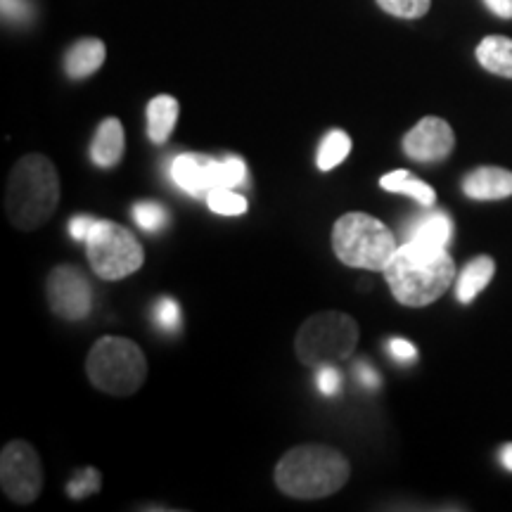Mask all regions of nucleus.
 Segmentation results:
<instances>
[{
    "mask_svg": "<svg viewBox=\"0 0 512 512\" xmlns=\"http://www.w3.org/2000/svg\"><path fill=\"white\" fill-rule=\"evenodd\" d=\"M382 273L396 302L420 309V306L434 304L441 294H446L456 280V264L446 249L403 242Z\"/></svg>",
    "mask_w": 512,
    "mask_h": 512,
    "instance_id": "nucleus-1",
    "label": "nucleus"
},
{
    "mask_svg": "<svg viewBox=\"0 0 512 512\" xmlns=\"http://www.w3.org/2000/svg\"><path fill=\"white\" fill-rule=\"evenodd\" d=\"M351 465L337 448L325 444L294 446L275 465V484L285 496L318 501L349 482Z\"/></svg>",
    "mask_w": 512,
    "mask_h": 512,
    "instance_id": "nucleus-2",
    "label": "nucleus"
},
{
    "mask_svg": "<svg viewBox=\"0 0 512 512\" xmlns=\"http://www.w3.org/2000/svg\"><path fill=\"white\" fill-rule=\"evenodd\" d=\"M60 204V176L43 155H27L12 166L5 188V214L24 233L48 223Z\"/></svg>",
    "mask_w": 512,
    "mask_h": 512,
    "instance_id": "nucleus-3",
    "label": "nucleus"
},
{
    "mask_svg": "<svg viewBox=\"0 0 512 512\" xmlns=\"http://www.w3.org/2000/svg\"><path fill=\"white\" fill-rule=\"evenodd\" d=\"M332 249L342 264L382 273L399 245L392 230L380 219L363 211H351V214L339 216L332 228Z\"/></svg>",
    "mask_w": 512,
    "mask_h": 512,
    "instance_id": "nucleus-4",
    "label": "nucleus"
},
{
    "mask_svg": "<svg viewBox=\"0 0 512 512\" xmlns=\"http://www.w3.org/2000/svg\"><path fill=\"white\" fill-rule=\"evenodd\" d=\"M86 373L100 392L133 396L147 380V358L136 342L126 337H102L93 344Z\"/></svg>",
    "mask_w": 512,
    "mask_h": 512,
    "instance_id": "nucleus-5",
    "label": "nucleus"
},
{
    "mask_svg": "<svg viewBox=\"0 0 512 512\" xmlns=\"http://www.w3.org/2000/svg\"><path fill=\"white\" fill-rule=\"evenodd\" d=\"M358 344V323L349 313L320 311L306 318L294 339V351L306 368L349 361Z\"/></svg>",
    "mask_w": 512,
    "mask_h": 512,
    "instance_id": "nucleus-6",
    "label": "nucleus"
},
{
    "mask_svg": "<svg viewBox=\"0 0 512 512\" xmlns=\"http://www.w3.org/2000/svg\"><path fill=\"white\" fill-rule=\"evenodd\" d=\"M86 252L91 268L102 280H124L145 264V249L136 235L107 219L95 221Z\"/></svg>",
    "mask_w": 512,
    "mask_h": 512,
    "instance_id": "nucleus-7",
    "label": "nucleus"
},
{
    "mask_svg": "<svg viewBox=\"0 0 512 512\" xmlns=\"http://www.w3.org/2000/svg\"><path fill=\"white\" fill-rule=\"evenodd\" d=\"M171 178L185 195L207 197L216 188H238V185L245 183L247 166L245 159L240 157H228L219 162L214 157L185 152L171 164Z\"/></svg>",
    "mask_w": 512,
    "mask_h": 512,
    "instance_id": "nucleus-8",
    "label": "nucleus"
},
{
    "mask_svg": "<svg viewBox=\"0 0 512 512\" xmlns=\"http://www.w3.org/2000/svg\"><path fill=\"white\" fill-rule=\"evenodd\" d=\"M0 486L17 505L34 503L43 491V465L29 441H10L0 453Z\"/></svg>",
    "mask_w": 512,
    "mask_h": 512,
    "instance_id": "nucleus-9",
    "label": "nucleus"
},
{
    "mask_svg": "<svg viewBox=\"0 0 512 512\" xmlns=\"http://www.w3.org/2000/svg\"><path fill=\"white\" fill-rule=\"evenodd\" d=\"M46 292L50 309L64 320H81L93 309L91 283L76 266L53 268L48 275Z\"/></svg>",
    "mask_w": 512,
    "mask_h": 512,
    "instance_id": "nucleus-10",
    "label": "nucleus"
},
{
    "mask_svg": "<svg viewBox=\"0 0 512 512\" xmlns=\"http://www.w3.org/2000/svg\"><path fill=\"white\" fill-rule=\"evenodd\" d=\"M456 147V136L448 121L425 117L403 136V152L415 162H439Z\"/></svg>",
    "mask_w": 512,
    "mask_h": 512,
    "instance_id": "nucleus-11",
    "label": "nucleus"
},
{
    "mask_svg": "<svg viewBox=\"0 0 512 512\" xmlns=\"http://www.w3.org/2000/svg\"><path fill=\"white\" fill-rule=\"evenodd\" d=\"M463 192L477 202L505 200L512 195V171L501 166H479L463 178Z\"/></svg>",
    "mask_w": 512,
    "mask_h": 512,
    "instance_id": "nucleus-12",
    "label": "nucleus"
},
{
    "mask_svg": "<svg viewBox=\"0 0 512 512\" xmlns=\"http://www.w3.org/2000/svg\"><path fill=\"white\" fill-rule=\"evenodd\" d=\"M403 235H406V242H415V245L446 249L453 238V221L446 211H427L406 223Z\"/></svg>",
    "mask_w": 512,
    "mask_h": 512,
    "instance_id": "nucleus-13",
    "label": "nucleus"
},
{
    "mask_svg": "<svg viewBox=\"0 0 512 512\" xmlns=\"http://www.w3.org/2000/svg\"><path fill=\"white\" fill-rule=\"evenodd\" d=\"M126 152V133L124 126L117 117L105 119L95 131V138L91 143V159L100 169H110V166L119 164Z\"/></svg>",
    "mask_w": 512,
    "mask_h": 512,
    "instance_id": "nucleus-14",
    "label": "nucleus"
},
{
    "mask_svg": "<svg viewBox=\"0 0 512 512\" xmlns=\"http://www.w3.org/2000/svg\"><path fill=\"white\" fill-rule=\"evenodd\" d=\"M105 57L107 48L100 38H81L64 55V72L74 81L86 79V76L95 74L105 64Z\"/></svg>",
    "mask_w": 512,
    "mask_h": 512,
    "instance_id": "nucleus-15",
    "label": "nucleus"
},
{
    "mask_svg": "<svg viewBox=\"0 0 512 512\" xmlns=\"http://www.w3.org/2000/svg\"><path fill=\"white\" fill-rule=\"evenodd\" d=\"M181 105L171 95H157L147 105V138L155 145H162L174 133Z\"/></svg>",
    "mask_w": 512,
    "mask_h": 512,
    "instance_id": "nucleus-16",
    "label": "nucleus"
},
{
    "mask_svg": "<svg viewBox=\"0 0 512 512\" xmlns=\"http://www.w3.org/2000/svg\"><path fill=\"white\" fill-rule=\"evenodd\" d=\"M496 273V261L491 256H475V259L460 271L456 280V297L460 304L475 302L477 294L486 290V285L494 280Z\"/></svg>",
    "mask_w": 512,
    "mask_h": 512,
    "instance_id": "nucleus-17",
    "label": "nucleus"
},
{
    "mask_svg": "<svg viewBox=\"0 0 512 512\" xmlns=\"http://www.w3.org/2000/svg\"><path fill=\"white\" fill-rule=\"evenodd\" d=\"M477 60L486 72L512 79V38L486 36L477 46Z\"/></svg>",
    "mask_w": 512,
    "mask_h": 512,
    "instance_id": "nucleus-18",
    "label": "nucleus"
},
{
    "mask_svg": "<svg viewBox=\"0 0 512 512\" xmlns=\"http://www.w3.org/2000/svg\"><path fill=\"white\" fill-rule=\"evenodd\" d=\"M380 185H382V190H387V192L408 195L411 200L420 202L422 207H434V202H437V192H434L432 185L420 181L418 176L411 174V171H406V169L392 171V174H384L380 178Z\"/></svg>",
    "mask_w": 512,
    "mask_h": 512,
    "instance_id": "nucleus-19",
    "label": "nucleus"
},
{
    "mask_svg": "<svg viewBox=\"0 0 512 512\" xmlns=\"http://www.w3.org/2000/svg\"><path fill=\"white\" fill-rule=\"evenodd\" d=\"M349 152H351L349 133L335 128V131H330L328 136L323 138V143H320V147H318V157H316L318 169L320 171L337 169V166L349 157Z\"/></svg>",
    "mask_w": 512,
    "mask_h": 512,
    "instance_id": "nucleus-20",
    "label": "nucleus"
},
{
    "mask_svg": "<svg viewBox=\"0 0 512 512\" xmlns=\"http://www.w3.org/2000/svg\"><path fill=\"white\" fill-rule=\"evenodd\" d=\"M207 204L214 214L219 216H240L247 211L245 195L235 188H216L207 195Z\"/></svg>",
    "mask_w": 512,
    "mask_h": 512,
    "instance_id": "nucleus-21",
    "label": "nucleus"
},
{
    "mask_svg": "<svg viewBox=\"0 0 512 512\" xmlns=\"http://www.w3.org/2000/svg\"><path fill=\"white\" fill-rule=\"evenodd\" d=\"M133 219L147 233H159L169 221V211L155 200H140L133 204Z\"/></svg>",
    "mask_w": 512,
    "mask_h": 512,
    "instance_id": "nucleus-22",
    "label": "nucleus"
},
{
    "mask_svg": "<svg viewBox=\"0 0 512 512\" xmlns=\"http://www.w3.org/2000/svg\"><path fill=\"white\" fill-rule=\"evenodd\" d=\"M102 486V475L95 467H81V470L74 472V477L67 482V496L74 498V501H81V498H88L98 494Z\"/></svg>",
    "mask_w": 512,
    "mask_h": 512,
    "instance_id": "nucleus-23",
    "label": "nucleus"
},
{
    "mask_svg": "<svg viewBox=\"0 0 512 512\" xmlns=\"http://www.w3.org/2000/svg\"><path fill=\"white\" fill-rule=\"evenodd\" d=\"M377 5H380L387 15L401 19H420L430 12L432 0H377Z\"/></svg>",
    "mask_w": 512,
    "mask_h": 512,
    "instance_id": "nucleus-24",
    "label": "nucleus"
},
{
    "mask_svg": "<svg viewBox=\"0 0 512 512\" xmlns=\"http://www.w3.org/2000/svg\"><path fill=\"white\" fill-rule=\"evenodd\" d=\"M155 320L157 325L166 332H176L178 328H181V306H178L176 299L171 297H162L157 299L155 304Z\"/></svg>",
    "mask_w": 512,
    "mask_h": 512,
    "instance_id": "nucleus-25",
    "label": "nucleus"
},
{
    "mask_svg": "<svg viewBox=\"0 0 512 512\" xmlns=\"http://www.w3.org/2000/svg\"><path fill=\"white\" fill-rule=\"evenodd\" d=\"M316 387L323 396H335L342 389V373H339L337 366H320L316 368Z\"/></svg>",
    "mask_w": 512,
    "mask_h": 512,
    "instance_id": "nucleus-26",
    "label": "nucleus"
},
{
    "mask_svg": "<svg viewBox=\"0 0 512 512\" xmlns=\"http://www.w3.org/2000/svg\"><path fill=\"white\" fill-rule=\"evenodd\" d=\"M387 351H389V356L399 363H413L415 358H418V349H415V344L408 342V339H401V337H394L392 342L387 344Z\"/></svg>",
    "mask_w": 512,
    "mask_h": 512,
    "instance_id": "nucleus-27",
    "label": "nucleus"
},
{
    "mask_svg": "<svg viewBox=\"0 0 512 512\" xmlns=\"http://www.w3.org/2000/svg\"><path fill=\"white\" fill-rule=\"evenodd\" d=\"M354 375H356V380L361 382V387H366V389H377L382 384L380 375H377V370L370 366V363H366V361H358L356 363Z\"/></svg>",
    "mask_w": 512,
    "mask_h": 512,
    "instance_id": "nucleus-28",
    "label": "nucleus"
},
{
    "mask_svg": "<svg viewBox=\"0 0 512 512\" xmlns=\"http://www.w3.org/2000/svg\"><path fill=\"white\" fill-rule=\"evenodd\" d=\"M95 216H74L72 219V223H69V235H72L74 240H79V242H86L88 240V235H91V230H93V226H95Z\"/></svg>",
    "mask_w": 512,
    "mask_h": 512,
    "instance_id": "nucleus-29",
    "label": "nucleus"
},
{
    "mask_svg": "<svg viewBox=\"0 0 512 512\" xmlns=\"http://www.w3.org/2000/svg\"><path fill=\"white\" fill-rule=\"evenodd\" d=\"M19 15L27 17V3H24V0H3L5 19H19Z\"/></svg>",
    "mask_w": 512,
    "mask_h": 512,
    "instance_id": "nucleus-30",
    "label": "nucleus"
},
{
    "mask_svg": "<svg viewBox=\"0 0 512 512\" xmlns=\"http://www.w3.org/2000/svg\"><path fill=\"white\" fill-rule=\"evenodd\" d=\"M486 8L501 19H512V0H484Z\"/></svg>",
    "mask_w": 512,
    "mask_h": 512,
    "instance_id": "nucleus-31",
    "label": "nucleus"
},
{
    "mask_svg": "<svg viewBox=\"0 0 512 512\" xmlns=\"http://www.w3.org/2000/svg\"><path fill=\"white\" fill-rule=\"evenodd\" d=\"M498 458H501V465L505 467V470L512 472V444H505L501 448V453H498Z\"/></svg>",
    "mask_w": 512,
    "mask_h": 512,
    "instance_id": "nucleus-32",
    "label": "nucleus"
}]
</instances>
